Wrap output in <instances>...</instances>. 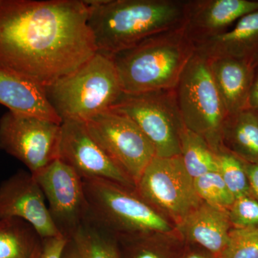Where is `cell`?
I'll return each mask as SVG.
<instances>
[{
    "label": "cell",
    "instance_id": "cell-1",
    "mask_svg": "<svg viewBox=\"0 0 258 258\" xmlns=\"http://www.w3.org/2000/svg\"><path fill=\"white\" fill-rule=\"evenodd\" d=\"M85 0H1L0 69L42 88L97 52Z\"/></svg>",
    "mask_w": 258,
    "mask_h": 258
},
{
    "label": "cell",
    "instance_id": "cell-2",
    "mask_svg": "<svg viewBox=\"0 0 258 258\" xmlns=\"http://www.w3.org/2000/svg\"><path fill=\"white\" fill-rule=\"evenodd\" d=\"M86 2L97 52L110 57L153 35L184 25L185 0Z\"/></svg>",
    "mask_w": 258,
    "mask_h": 258
},
{
    "label": "cell",
    "instance_id": "cell-3",
    "mask_svg": "<svg viewBox=\"0 0 258 258\" xmlns=\"http://www.w3.org/2000/svg\"><path fill=\"white\" fill-rule=\"evenodd\" d=\"M195 47L182 28L157 34L111 56L122 91L174 89Z\"/></svg>",
    "mask_w": 258,
    "mask_h": 258
},
{
    "label": "cell",
    "instance_id": "cell-4",
    "mask_svg": "<svg viewBox=\"0 0 258 258\" xmlns=\"http://www.w3.org/2000/svg\"><path fill=\"white\" fill-rule=\"evenodd\" d=\"M43 88L62 122H85L111 109L123 93L111 57L99 52L74 72Z\"/></svg>",
    "mask_w": 258,
    "mask_h": 258
},
{
    "label": "cell",
    "instance_id": "cell-5",
    "mask_svg": "<svg viewBox=\"0 0 258 258\" xmlns=\"http://www.w3.org/2000/svg\"><path fill=\"white\" fill-rule=\"evenodd\" d=\"M90 219L112 235L171 232L174 224L129 189L106 179H83Z\"/></svg>",
    "mask_w": 258,
    "mask_h": 258
},
{
    "label": "cell",
    "instance_id": "cell-6",
    "mask_svg": "<svg viewBox=\"0 0 258 258\" xmlns=\"http://www.w3.org/2000/svg\"><path fill=\"white\" fill-rule=\"evenodd\" d=\"M186 128L208 142L214 152L222 147L220 132L228 115L210 69L208 59L195 52L175 88Z\"/></svg>",
    "mask_w": 258,
    "mask_h": 258
},
{
    "label": "cell",
    "instance_id": "cell-7",
    "mask_svg": "<svg viewBox=\"0 0 258 258\" xmlns=\"http://www.w3.org/2000/svg\"><path fill=\"white\" fill-rule=\"evenodd\" d=\"M111 109L135 122L150 141L157 157L181 154L180 135L185 126L175 88L140 93H122Z\"/></svg>",
    "mask_w": 258,
    "mask_h": 258
},
{
    "label": "cell",
    "instance_id": "cell-8",
    "mask_svg": "<svg viewBox=\"0 0 258 258\" xmlns=\"http://www.w3.org/2000/svg\"><path fill=\"white\" fill-rule=\"evenodd\" d=\"M136 191L176 227L203 203L180 155L154 157L136 185Z\"/></svg>",
    "mask_w": 258,
    "mask_h": 258
},
{
    "label": "cell",
    "instance_id": "cell-9",
    "mask_svg": "<svg viewBox=\"0 0 258 258\" xmlns=\"http://www.w3.org/2000/svg\"><path fill=\"white\" fill-rule=\"evenodd\" d=\"M84 124L93 140L137 185L157 154L135 122L111 108L91 117Z\"/></svg>",
    "mask_w": 258,
    "mask_h": 258
},
{
    "label": "cell",
    "instance_id": "cell-10",
    "mask_svg": "<svg viewBox=\"0 0 258 258\" xmlns=\"http://www.w3.org/2000/svg\"><path fill=\"white\" fill-rule=\"evenodd\" d=\"M61 123L9 111L0 118V149L34 174L58 159Z\"/></svg>",
    "mask_w": 258,
    "mask_h": 258
},
{
    "label": "cell",
    "instance_id": "cell-11",
    "mask_svg": "<svg viewBox=\"0 0 258 258\" xmlns=\"http://www.w3.org/2000/svg\"><path fill=\"white\" fill-rule=\"evenodd\" d=\"M31 174L48 203L56 227L71 240L79 227L90 220L82 178L59 159Z\"/></svg>",
    "mask_w": 258,
    "mask_h": 258
},
{
    "label": "cell",
    "instance_id": "cell-12",
    "mask_svg": "<svg viewBox=\"0 0 258 258\" xmlns=\"http://www.w3.org/2000/svg\"><path fill=\"white\" fill-rule=\"evenodd\" d=\"M58 159L72 168L82 179H106L136 189L135 183L90 136L84 122H62Z\"/></svg>",
    "mask_w": 258,
    "mask_h": 258
},
{
    "label": "cell",
    "instance_id": "cell-13",
    "mask_svg": "<svg viewBox=\"0 0 258 258\" xmlns=\"http://www.w3.org/2000/svg\"><path fill=\"white\" fill-rule=\"evenodd\" d=\"M45 202L31 173L19 171L0 184V220L21 219L42 239L63 237L54 224Z\"/></svg>",
    "mask_w": 258,
    "mask_h": 258
},
{
    "label": "cell",
    "instance_id": "cell-14",
    "mask_svg": "<svg viewBox=\"0 0 258 258\" xmlns=\"http://www.w3.org/2000/svg\"><path fill=\"white\" fill-rule=\"evenodd\" d=\"M257 10L254 0H186L184 29L195 45L223 33Z\"/></svg>",
    "mask_w": 258,
    "mask_h": 258
},
{
    "label": "cell",
    "instance_id": "cell-15",
    "mask_svg": "<svg viewBox=\"0 0 258 258\" xmlns=\"http://www.w3.org/2000/svg\"><path fill=\"white\" fill-rule=\"evenodd\" d=\"M232 229L227 210L203 202L176 227L184 242L198 244L217 258L225 249Z\"/></svg>",
    "mask_w": 258,
    "mask_h": 258
},
{
    "label": "cell",
    "instance_id": "cell-16",
    "mask_svg": "<svg viewBox=\"0 0 258 258\" xmlns=\"http://www.w3.org/2000/svg\"><path fill=\"white\" fill-rule=\"evenodd\" d=\"M212 77L228 115L247 108L258 59H208Z\"/></svg>",
    "mask_w": 258,
    "mask_h": 258
},
{
    "label": "cell",
    "instance_id": "cell-17",
    "mask_svg": "<svg viewBox=\"0 0 258 258\" xmlns=\"http://www.w3.org/2000/svg\"><path fill=\"white\" fill-rule=\"evenodd\" d=\"M195 52L208 59H258V10L240 19L228 30L195 44Z\"/></svg>",
    "mask_w": 258,
    "mask_h": 258
},
{
    "label": "cell",
    "instance_id": "cell-18",
    "mask_svg": "<svg viewBox=\"0 0 258 258\" xmlns=\"http://www.w3.org/2000/svg\"><path fill=\"white\" fill-rule=\"evenodd\" d=\"M0 104L9 108V111L62 123L49 103L43 88L1 69Z\"/></svg>",
    "mask_w": 258,
    "mask_h": 258
},
{
    "label": "cell",
    "instance_id": "cell-19",
    "mask_svg": "<svg viewBox=\"0 0 258 258\" xmlns=\"http://www.w3.org/2000/svg\"><path fill=\"white\" fill-rule=\"evenodd\" d=\"M220 142L222 148L240 159L258 162V111L245 108L227 115Z\"/></svg>",
    "mask_w": 258,
    "mask_h": 258
},
{
    "label": "cell",
    "instance_id": "cell-20",
    "mask_svg": "<svg viewBox=\"0 0 258 258\" xmlns=\"http://www.w3.org/2000/svg\"><path fill=\"white\" fill-rule=\"evenodd\" d=\"M115 237L122 258H179L185 245L176 230Z\"/></svg>",
    "mask_w": 258,
    "mask_h": 258
},
{
    "label": "cell",
    "instance_id": "cell-21",
    "mask_svg": "<svg viewBox=\"0 0 258 258\" xmlns=\"http://www.w3.org/2000/svg\"><path fill=\"white\" fill-rule=\"evenodd\" d=\"M43 239L21 219L0 220V258H40Z\"/></svg>",
    "mask_w": 258,
    "mask_h": 258
},
{
    "label": "cell",
    "instance_id": "cell-22",
    "mask_svg": "<svg viewBox=\"0 0 258 258\" xmlns=\"http://www.w3.org/2000/svg\"><path fill=\"white\" fill-rule=\"evenodd\" d=\"M71 240L81 258H122L115 236L91 219L79 227Z\"/></svg>",
    "mask_w": 258,
    "mask_h": 258
},
{
    "label": "cell",
    "instance_id": "cell-23",
    "mask_svg": "<svg viewBox=\"0 0 258 258\" xmlns=\"http://www.w3.org/2000/svg\"><path fill=\"white\" fill-rule=\"evenodd\" d=\"M180 157L193 179L217 171L215 153L203 137L184 126L180 135Z\"/></svg>",
    "mask_w": 258,
    "mask_h": 258
},
{
    "label": "cell",
    "instance_id": "cell-24",
    "mask_svg": "<svg viewBox=\"0 0 258 258\" xmlns=\"http://www.w3.org/2000/svg\"><path fill=\"white\" fill-rule=\"evenodd\" d=\"M215 153L217 171L235 198L251 196L248 179L240 158L222 147Z\"/></svg>",
    "mask_w": 258,
    "mask_h": 258
},
{
    "label": "cell",
    "instance_id": "cell-25",
    "mask_svg": "<svg viewBox=\"0 0 258 258\" xmlns=\"http://www.w3.org/2000/svg\"><path fill=\"white\" fill-rule=\"evenodd\" d=\"M195 190L200 200L216 208L228 210L235 198L218 171H211L194 179Z\"/></svg>",
    "mask_w": 258,
    "mask_h": 258
},
{
    "label": "cell",
    "instance_id": "cell-26",
    "mask_svg": "<svg viewBox=\"0 0 258 258\" xmlns=\"http://www.w3.org/2000/svg\"><path fill=\"white\" fill-rule=\"evenodd\" d=\"M217 258H258V227L232 228L225 249Z\"/></svg>",
    "mask_w": 258,
    "mask_h": 258
},
{
    "label": "cell",
    "instance_id": "cell-27",
    "mask_svg": "<svg viewBox=\"0 0 258 258\" xmlns=\"http://www.w3.org/2000/svg\"><path fill=\"white\" fill-rule=\"evenodd\" d=\"M227 211L232 228L258 227V201L250 195L235 199Z\"/></svg>",
    "mask_w": 258,
    "mask_h": 258
},
{
    "label": "cell",
    "instance_id": "cell-28",
    "mask_svg": "<svg viewBox=\"0 0 258 258\" xmlns=\"http://www.w3.org/2000/svg\"><path fill=\"white\" fill-rule=\"evenodd\" d=\"M67 239L63 237L43 239V247L40 258H61Z\"/></svg>",
    "mask_w": 258,
    "mask_h": 258
},
{
    "label": "cell",
    "instance_id": "cell-29",
    "mask_svg": "<svg viewBox=\"0 0 258 258\" xmlns=\"http://www.w3.org/2000/svg\"><path fill=\"white\" fill-rule=\"evenodd\" d=\"M241 160L248 179L251 196L258 201V162H249L242 159Z\"/></svg>",
    "mask_w": 258,
    "mask_h": 258
},
{
    "label": "cell",
    "instance_id": "cell-30",
    "mask_svg": "<svg viewBox=\"0 0 258 258\" xmlns=\"http://www.w3.org/2000/svg\"><path fill=\"white\" fill-rule=\"evenodd\" d=\"M179 258H217L210 251L198 244L185 242V245Z\"/></svg>",
    "mask_w": 258,
    "mask_h": 258
},
{
    "label": "cell",
    "instance_id": "cell-31",
    "mask_svg": "<svg viewBox=\"0 0 258 258\" xmlns=\"http://www.w3.org/2000/svg\"><path fill=\"white\" fill-rule=\"evenodd\" d=\"M247 108L258 111V62L254 73L253 82L249 93Z\"/></svg>",
    "mask_w": 258,
    "mask_h": 258
},
{
    "label": "cell",
    "instance_id": "cell-32",
    "mask_svg": "<svg viewBox=\"0 0 258 258\" xmlns=\"http://www.w3.org/2000/svg\"><path fill=\"white\" fill-rule=\"evenodd\" d=\"M61 258H81L79 251L72 240L68 241Z\"/></svg>",
    "mask_w": 258,
    "mask_h": 258
},
{
    "label": "cell",
    "instance_id": "cell-33",
    "mask_svg": "<svg viewBox=\"0 0 258 258\" xmlns=\"http://www.w3.org/2000/svg\"><path fill=\"white\" fill-rule=\"evenodd\" d=\"M0 1H1V0H0Z\"/></svg>",
    "mask_w": 258,
    "mask_h": 258
}]
</instances>
